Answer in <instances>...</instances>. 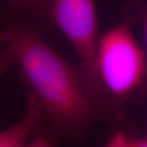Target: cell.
I'll return each mask as SVG.
<instances>
[{
	"instance_id": "ba28073f",
	"label": "cell",
	"mask_w": 147,
	"mask_h": 147,
	"mask_svg": "<svg viewBox=\"0 0 147 147\" xmlns=\"http://www.w3.org/2000/svg\"><path fill=\"white\" fill-rule=\"evenodd\" d=\"M16 64V56L9 47L4 46L0 51V77Z\"/></svg>"
},
{
	"instance_id": "9c48e42d",
	"label": "cell",
	"mask_w": 147,
	"mask_h": 147,
	"mask_svg": "<svg viewBox=\"0 0 147 147\" xmlns=\"http://www.w3.org/2000/svg\"><path fill=\"white\" fill-rule=\"evenodd\" d=\"M2 47H3V43H2V42H1V39H0V51L3 49Z\"/></svg>"
},
{
	"instance_id": "52a82bcc",
	"label": "cell",
	"mask_w": 147,
	"mask_h": 147,
	"mask_svg": "<svg viewBox=\"0 0 147 147\" xmlns=\"http://www.w3.org/2000/svg\"><path fill=\"white\" fill-rule=\"evenodd\" d=\"M108 146L115 147H147V134L142 137L118 134L110 139Z\"/></svg>"
},
{
	"instance_id": "3957f363",
	"label": "cell",
	"mask_w": 147,
	"mask_h": 147,
	"mask_svg": "<svg viewBox=\"0 0 147 147\" xmlns=\"http://www.w3.org/2000/svg\"><path fill=\"white\" fill-rule=\"evenodd\" d=\"M48 16L78 55L82 64L80 68L96 94L94 59L98 41V22L96 0H49Z\"/></svg>"
},
{
	"instance_id": "7a4b0ae2",
	"label": "cell",
	"mask_w": 147,
	"mask_h": 147,
	"mask_svg": "<svg viewBox=\"0 0 147 147\" xmlns=\"http://www.w3.org/2000/svg\"><path fill=\"white\" fill-rule=\"evenodd\" d=\"M146 74V52L126 22L98 38L94 59L95 89L108 123L124 118L127 103L140 92Z\"/></svg>"
},
{
	"instance_id": "5b68a950",
	"label": "cell",
	"mask_w": 147,
	"mask_h": 147,
	"mask_svg": "<svg viewBox=\"0 0 147 147\" xmlns=\"http://www.w3.org/2000/svg\"><path fill=\"white\" fill-rule=\"evenodd\" d=\"M129 12L142 24L145 36L146 56L147 60V2L146 0H133L129 5ZM138 101H147V74L145 84L136 96Z\"/></svg>"
},
{
	"instance_id": "277c9868",
	"label": "cell",
	"mask_w": 147,
	"mask_h": 147,
	"mask_svg": "<svg viewBox=\"0 0 147 147\" xmlns=\"http://www.w3.org/2000/svg\"><path fill=\"white\" fill-rule=\"evenodd\" d=\"M44 113L42 105L32 92L27 98L26 112L21 120L0 131V147L27 146L37 130Z\"/></svg>"
},
{
	"instance_id": "8992f818",
	"label": "cell",
	"mask_w": 147,
	"mask_h": 147,
	"mask_svg": "<svg viewBox=\"0 0 147 147\" xmlns=\"http://www.w3.org/2000/svg\"><path fill=\"white\" fill-rule=\"evenodd\" d=\"M13 8L25 11L36 16H48L49 0H5Z\"/></svg>"
},
{
	"instance_id": "6da1fadb",
	"label": "cell",
	"mask_w": 147,
	"mask_h": 147,
	"mask_svg": "<svg viewBox=\"0 0 147 147\" xmlns=\"http://www.w3.org/2000/svg\"><path fill=\"white\" fill-rule=\"evenodd\" d=\"M0 39L16 56L22 78L59 133L81 142L95 124L107 122L98 96L81 68L48 45L32 21L18 9L1 18Z\"/></svg>"
}]
</instances>
